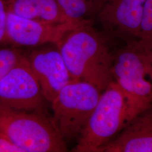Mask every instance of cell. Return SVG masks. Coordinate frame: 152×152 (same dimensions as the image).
I'll return each instance as SVG.
<instances>
[{"instance_id": "8", "label": "cell", "mask_w": 152, "mask_h": 152, "mask_svg": "<svg viewBox=\"0 0 152 152\" xmlns=\"http://www.w3.org/2000/svg\"><path fill=\"white\" fill-rule=\"evenodd\" d=\"M45 99L51 103L63 87L72 81L60 51L56 48L36 49L26 55Z\"/></svg>"}, {"instance_id": "7", "label": "cell", "mask_w": 152, "mask_h": 152, "mask_svg": "<svg viewBox=\"0 0 152 152\" xmlns=\"http://www.w3.org/2000/svg\"><path fill=\"white\" fill-rule=\"evenodd\" d=\"M88 22L46 23L26 19L7 11L6 43L22 47L56 45L68 32Z\"/></svg>"}, {"instance_id": "3", "label": "cell", "mask_w": 152, "mask_h": 152, "mask_svg": "<svg viewBox=\"0 0 152 152\" xmlns=\"http://www.w3.org/2000/svg\"><path fill=\"white\" fill-rule=\"evenodd\" d=\"M0 134L24 152L68 151L49 114L0 108Z\"/></svg>"}, {"instance_id": "11", "label": "cell", "mask_w": 152, "mask_h": 152, "mask_svg": "<svg viewBox=\"0 0 152 152\" xmlns=\"http://www.w3.org/2000/svg\"><path fill=\"white\" fill-rule=\"evenodd\" d=\"M6 2L7 11L26 19L52 24L71 22L63 14L57 0H6Z\"/></svg>"}, {"instance_id": "12", "label": "cell", "mask_w": 152, "mask_h": 152, "mask_svg": "<svg viewBox=\"0 0 152 152\" xmlns=\"http://www.w3.org/2000/svg\"><path fill=\"white\" fill-rule=\"evenodd\" d=\"M65 17L69 21L82 22L96 8L101 7L99 0H57ZM100 10V9H99Z\"/></svg>"}, {"instance_id": "14", "label": "cell", "mask_w": 152, "mask_h": 152, "mask_svg": "<svg viewBox=\"0 0 152 152\" xmlns=\"http://www.w3.org/2000/svg\"><path fill=\"white\" fill-rule=\"evenodd\" d=\"M7 15L6 0H0V45L6 43Z\"/></svg>"}, {"instance_id": "1", "label": "cell", "mask_w": 152, "mask_h": 152, "mask_svg": "<svg viewBox=\"0 0 152 152\" xmlns=\"http://www.w3.org/2000/svg\"><path fill=\"white\" fill-rule=\"evenodd\" d=\"M90 21L68 32L56 44L73 81L90 83L101 92L113 81L114 55Z\"/></svg>"}, {"instance_id": "15", "label": "cell", "mask_w": 152, "mask_h": 152, "mask_svg": "<svg viewBox=\"0 0 152 152\" xmlns=\"http://www.w3.org/2000/svg\"><path fill=\"white\" fill-rule=\"evenodd\" d=\"M24 152L22 149L0 134V152Z\"/></svg>"}, {"instance_id": "6", "label": "cell", "mask_w": 152, "mask_h": 152, "mask_svg": "<svg viewBox=\"0 0 152 152\" xmlns=\"http://www.w3.org/2000/svg\"><path fill=\"white\" fill-rule=\"evenodd\" d=\"M46 102L26 55L0 82V108L48 114Z\"/></svg>"}, {"instance_id": "4", "label": "cell", "mask_w": 152, "mask_h": 152, "mask_svg": "<svg viewBox=\"0 0 152 152\" xmlns=\"http://www.w3.org/2000/svg\"><path fill=\"white\" fill-rule=\"evenodd\" d=\"M129 121V105L124 92L112 81L102 92L97 105L73 151L100 152Z\"/></svg>"}, {"instance_id": "2", "label": "cell", "mask_w": 152, "mask_h": 152, "mask_svg": "<svg viewBox=\"0 0 152 152\" xmlns=\"http://www.w3.org/2000/svg\"><path fill=\"white\" fill-rule=\"evenodd\" d=\"M112 76L127 99L129 121L152 107V51L137 39L114 54Z\"/></svg>"}, {"instance_id": "9", "label": "cell", "mask_w": 152, "mask_h": 152, "mask_svg": "<svg viewBox=\"0 0 152 152\" xmlns=\"http://www.w3.org/2000/svg\"><path fill=\"white\" fill-rule=\"evenodd\" d=\"M146 0H104L98 18L105 28L122 36L138 39Z\"/></svg>"}, {"instance_id": "13", "label": "cell", "mask_w": 152, "mask_h": 152, "mask_svg": "<svg viewBox=\"0 0 152 152\" xmlns=\"http://www.w3.org/2000/svg\"><path fill=\"white\" fill-rule=\"evenodd\" d=\"M26 56L14 48H0V82Z\"/></svg>"}, {"instance_id": "5", "label": "cell", "mask_w": 152, "mask_h": 152, "mask_svg": "<svg viewBox=\"0 0 152 152\" xmlns=\"http://www.w3.org/2000/svg\"><path fill=\"white\" fill-rule=\"evenodd\" d=\"M101 94L90 83L72 81L62 88L51 103L53 120L66 143L77 140Z\"/></svg>"}, {"instance_id": "10", "label": "cell", "mask_w": 152, "mask_h": 152, "mask_svg": "<svg viewBox=\"0 0 152 152\" xmlns=\"http://www.w3.org/2000/svg\"><path fill=\"white\" fill-rule=\"evenodd\" d=\"M100 152H152V106L132 118Z\"/></svg>"}]
</instances>
